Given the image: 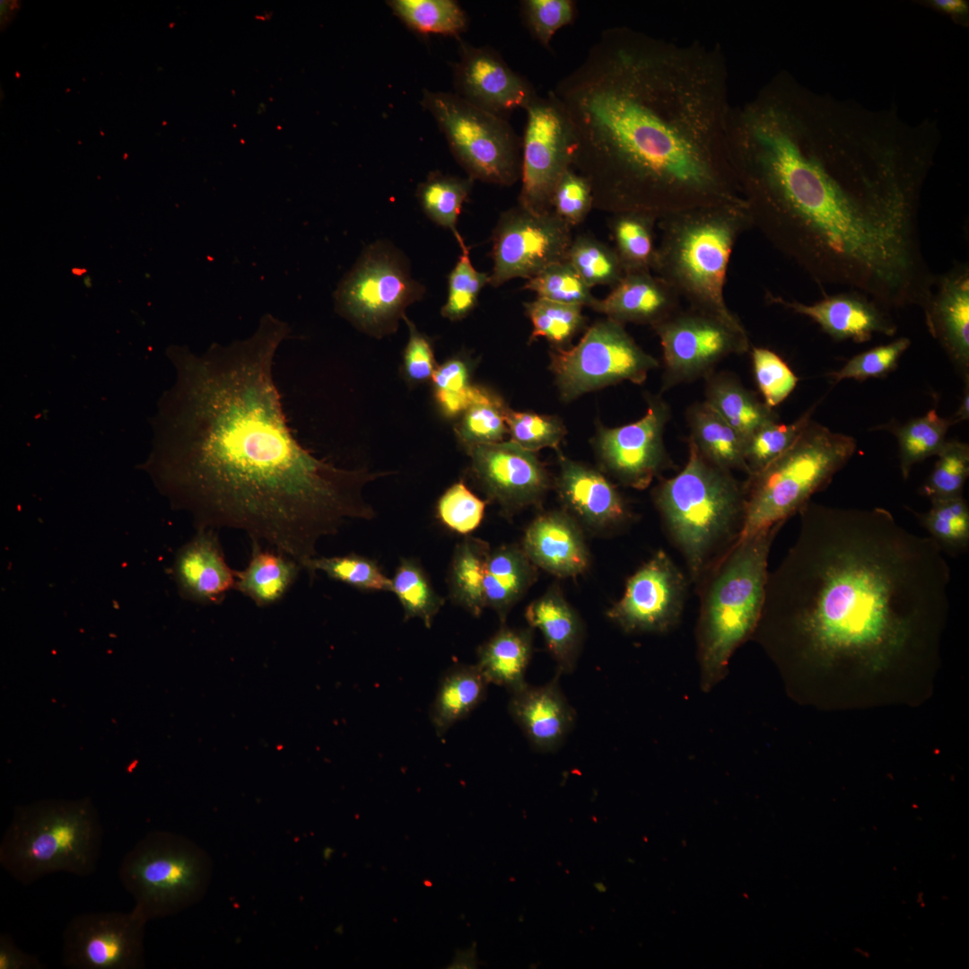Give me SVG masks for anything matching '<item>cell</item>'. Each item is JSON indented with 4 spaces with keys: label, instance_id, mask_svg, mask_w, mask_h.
I'll return each mask as SVG.
<instances>
[{
    "label": "cell",
    "instance_id": "30",
    "mask_svg": "<svg viewBox=\"0 0 969 969\" xmlns=\"http://www.w3.org/2000/svg\"><path fill=\"white\" fill-rule=\"evenodd\" d=\"M537 578V568L521 546L502 545L491 550L484 579L486 607L492 608L504 623Z\"/></svg>",
    "mask_w": 969,
    "mask_h": 969
},
{
    "label": "cell",
    "instance_id": "35",
    "mask_svg": "<svg viewBox=\"0 0 969 969\" xmlns=\"http://www.w3.org/2000/svg\"><path fill=\"white\" fill-rule=\"evenodd\" d=\"M686 419L689 440L707 460L729 471L746 472L745 440L705 401L693 404Z\"/></svg>",
    "mask_w": 969,
    "mask_h": 969
},
{
    "label": "cell",
    "instance_id": "27",
    "mask_svg": "<svg viewBox=\"0 0 969 969\" xmlns=\"http://www.w3.org/2000/svg\"><path fill=\"white\" fill-rule=\"evenodd\" d=\"M174 575L182 597L200 604H220L236 584V571L226 563L217 533L212 528H198L179 550Z\"/></svg>",
    "mask_w": 969,
    "mask_h": 969
},
{
    "label": "cell",
    "instance_id": "55",
    "mask_svg": "<svg viewBox=\"0 0 969 969\" xmlns=\"http://www.w3.org/2000/svg\"><path fill=\"white\" fill-rule=\"evenodd\" d=\"M506 424L511 441L533 452L546 447L556 449L566 433L563 424L556 417L509 408Z\"/></svg>",
    "mask_w": 969,
    "mask_h": 969
},
{
    "label": "cell",
    "instance_id": "20",
    "mask_svg": "<svg viewBox=\"0 0 969 969\" xmlns=\"http://www.w3.org/2000/svg\"><path fill=\"white\" fill-rule=\"evenodd\" d=\"M471 471L491 501L511 515L538 504L550 486L544 465L533 451L512 441L466 449Z\"/></svg>",
    "mask_w": 969,
    "mask_h": 969
},
{
    "label": "cell",
    "instance_id": "25",
    "mask_svg": "<svg viewBox=\"0 0 969 969\" xmlns=\"http://www.w3.org/2000/svg\"><path fill=\"white\" fill-rule=\"evenodd\" d=\"M537 568L558 578L584 573L590 562L582 527L565 511H551L535 518L521 545Z\"/></svg>",
    "mask_w": 969,
    "mask_h": 969
},
{
    "label": "cell",
    "instance_id": "43",
    "mask_svg": "<svg viewBox=\"0 0 969 969\" xmlns=\"http://www.w3.org/2000/svg\"><path fill=\"white\" fill-rule=\"evenodd\" d=\"M816 405L790 423L769 422L755 430L746 441L744 459L748 476L764 469L786 451L812 420Z\"/></svg>",
    "mask_w": 969,
    "mask_h": 969
},
{
    "label": "cell",
    "instance_id": "32",
    "mask_svg": "<svg viewBox=\"0 0 969 969\" xmlns=\"http://www.w3.org/2000/svg\"><path fill=\"white\" fill-rule=\"evenodd\" d=\"M705 402L745 440L762 425L779 421L773 408L761 401L732 373L713 371L705 378Z\"/></svg>",
    "mask_w": 969,
    "mask_h": 969
},
{
    "label": "cell",
    "instance_id": "3",
    "mask_svg": "<svg viewBox=\"0 0 969 969\" xmlns=\"http://www.w3.org/2000/svg\"><path fill=\"white\" fill-rule=\"evenodd\" d=\"M573 135L593 209L658 221L742 199L730 165L729 71L719 46L604 30L550 91Z\"/></svg>",
    "mask_w": 969,
    "mask_h": 969
},
{
    "label": "cell",
    "instance_id": "7",
    "mask_svg": "<svg viewBox=\"0 0 969 969\" xmlns=\"http://www.w3.org/2000/svg\"><path fill=\"white\" fill-rule=\"evenodd\" d=\"M653 496L690 576L699 581L739 537L745 512L743 484L731 471L707 460L688 440L685 466L661 481Z\"/></svg>",
    "mask_w": 969,
    "mask_h": 969
},
{
    "label": "cell",
    "instance_id": "12",
    "mask_svg": "<svg viewBox=\"0 0 969 969\" xmlns=\"http://www.w3.org/2000/svg\"><path fill=\"white\" fill-rule=\"evenodd\" d=\"M423 285L412 278L401 254L385 243L367 248L335 292L336 309L372 336L392 333L406 308L421 300Z\"/></svg>",
    "mask_w": 969,
    "mask_h": 969
},
{
    "label": "cell",
    "instance_id": "11",
    "mask_svg": "<svg viewBox=\"0 0 969 969\" xmlns=\"http://www.w3.org/2000/svg\"><path fill=\"white\" fill-rule=\"evenodd\" d=\"M422 105L433 116L469 178L507 187L520 180L522 142L507 119L455 93L423 91Z\"/></svg>",
    "mask_w": 969,
    "mask_h": 969
},
{
    "label": "cell",
    "instance_id": "42",
    "mask_svg": "<svg viewBox=\"0 0 969 969\" xmlns=\"http://www.w3.org/2000/svg\"><path fill=\"white\" fill-rule=\"evenodd\" d=\"M914 514L943 552L958 554L967 550L969 508L963 495L932 500L927 512Z\"/></svg>",
    "mask_w": 969,
    "mask_h": 969
},
{
    "label": "cell",
    "instance_id": "36",
    "mask_svg": "<svg viewBox=\"0 0 969 969\" xmlns=\"http://www.w3.org/2000/svg\"><path fill=\"white\" fill-rule=\"evenodd\" d=\"M490 552L487 542L467 537L456 546L451 558L450 598L476 617L480 616L486 607L484 579Z\"/></svg>",
    "mask_w": 969,
    "mask_h": 969
},
{
    "label": "cell",
    "instance_id": "18",
    "mask_svg": "<svg viewBox=\"0 0 969 969\" xmlns=\"http://www.w3.org/2000/svg\"><path fill=\"white\" fill-rule=\"evenodd\" d=\"M647 403L640 420L601 428L596 445L604 468L622 484L640 490L672 466L663 441L670 407L659 396L649 397Z\"/></svg>",
    "mask_w": 969,
    "mask_h": 969
},
{
    "label": "cell",
    "instance_id": "58",
    "mask_svg": "<svg viewBox=\"0 0 969 969\" xmlns=\"http://www.w3.org/2000/svg\"><path fill=\"white\" fill-rule=\"evenodd\" d=\"M403 319L409 330L408 341L403 353V371L411 383H423L432 379L438 366L432 344L409 319L406 316Z\"/></svg>",
    "mask_w": 969,
    "mask_h": 969
},
{
    "label": "cell",
    "instance_id": "52",
    "mask_svg": "<svg viewBox=\"0 0 969 969\" xmlns=\"http://www.w3.org/2000/svg\"><path fill=\"white\" fill-rule=\"evenodd\" d=\"M520 15L531 36L549 48L554 34L574 22L577 4L573 0H523Z\"/></svg>",
    "mask_w": 969,
    "mask_h": 969
},
{
    "label": "cell",
    "instance_id": "8",
    "mask_svg": "<svg viewBox=\"0 0 969 969\" xmlns=\"http://www.w3.org/2000/svg\"><path fill=\"white\" fill-rule=\"evenodd\" d=\"M102 841L89 798L40 800L15 808L0 842V864L23 885L56 872L88 877L96 871Z\"/></svg>",
    "mask_w": 969,
    "mask_h": 969
},
{
    "label": "cell",
    "instance_id": "45",
    "mask_svg": "<svg viewBox=\"0 0 969 969\" xmlns=\"http://www.w3.org/2000/svg\"><path fill=\"white\" fill-rule=\"evenodd\" d=\"M506 407L496 395L482 388L475 402L463 413L455 427L459 441L469 448L502 441L508 432Z\"/></svg>",
    "mask_w": 969,
    "mask_h": 969
},
{
    "label": "cell",
    "instance_id": "1",
    "mask_svg": "<svg viewBox=\"0 0 969 969\" xmlns=\"http://www.w3.org/2000/svg\"><path fill=\"white\" fill-rule=\"evenodd\" d=\"M831 118L800 84L735 114L729 157L752 225L818 284L861 293L883 309L922 307L935 282L918 225L930 153L896 141H847L851 128L840 141L841 123Z\"/></svg>",
    "mask_w": 969,
    "mask_h": 969
},
{
    "label": "cell",
    "instance_id": "51",
    "mask_svg": "<svg viewBox=\"0 0 969 969\" xmlns=\"http://www.w3.org/2000/svg\"><path fill=\"white\" fill-rule=\"evenodd\" d=\"M938 460L922 487L930 501L963 495L969 475V446L959 441H947L937 455Z\"/></svg>",
    "mask_w": 969,
    "mask_h": 969
},
{
    "label": "cell",
    "instance_id": "17",
    "mask_svg": "<svg viewBox=\"0 0 969 969\" xmlns=\"http://www.w3.org/2000/svg\"><path fill=\"white\" fill-rule=\"evenodd\" d=\"M147 921L133 911L74 916L63 933L62 965L71 969H141Z\"/></svg>",
    "mask_w": 969,
    "mask_h": 969
},
{
    "label": "cell",
    "instance_id": "4",
    "mask_svg": "<svg viewBox=\"0 0 969 969\" xmlns=\"http://www.w3.org/2000/svg\"><path fill=\"white\" fill-rule=\"evenodd\" d=\"M799 513L794 544L768 572L756 627L773 628L811 662L872 669L932 639L948 606L950 568L930 537L879 507L808 502Z\"/></svg>",
    "mask_w": 969,
    "mask_h": 969
},
{
    "label": "cell",
    "instance_id": "59",
    "mask_svg": "<svg viewBox=\"0 0 969 969\" xmlns=\"http://www.w3.org/2000/svg\"><path fill=\"white\" fill-rule=\"evenodd\" d=\"M46 965L36 956L22 950L11 935H0V969H43Z\"/></svg>",
    "mask_w": 969,
    "mask_h": 969
},
{
    "label": "cell",
    "instance_id": "19",
    "mask_svg": "<svg viewBox=\"0 0 969 969\" xmlns=\"http://www.w3.org/2000/svg\"><path fill=\"white\" fill-rule=\"evenodd\" d=\"M685 594L684 574L659 550L628 579L607 615L627 633L665 632L679 619Z\"/></svg>",
    "mask_w": 969,
    "mask_h": 969
},
{
    "label": "cell",
    "instance_id": "46",
    "mask_svg": "<svg viewBox=\"0 0 969 969\" xmlns=\"http://www.w3.org/2000/svg\"><path fill=\"white\" fill-rule=\"evenodd\" d=\"M524 307L533 327L529 342L543 337L554 348H564L585 324L581 306L537 298Z\"/></svg>",
    "mask_w": 969,
    "mask_h": 969
},
{
    "label": "cell",
    "instance_id": "13",
    "mask_svg": "<svg viewBox=\"0 0 969 969\" xmlns=\"http://www.w3.org/2000/svg\"><path fill=\"white\" fill-rule=\"evenodd\" d=\"M658 366L623 324L607 318L589 327L573 347L550 352V369L567 401L624 380L641 384Z\"/></svg>",
    "mask_w": 969,
    "mask_h": 969
},
{
    "label": "cell",
    "instance_id": "33",
    "mask_svg": "<svg viewBox=\"0 0 969 969\" xmlns=\"http://www.w3.org/2000/svg\"><path fill=\"white\" fill-rule=\"evenodd\" d=\"M301 569L289 555L275 548H263L258 541H251V556L247 567L236 571L235 589L259 607L269 606L287 593Z\"/></svg>",
    "mask_w": 969,
    "mask_h": 969
},
{
    "label": "cell",
    "instance_id": "41",
    "mask_svg": "<svg viewBox=\"0 0 969 969\" xmlns=\"http://www.w3.org/2000/svg\"><path fill=\"white\" fill-rule=\"evenodd\" d=\"M391 580L392 592L403 607L405 620L419 618L427 628H431L445 598L434 590L419 563L402 558Z\"/></svg>",
    "mask_w": 969,
    "mask_h": 969
},
{
    "label": "cell",
    "instance_id": "21",
    "mask_svg": "<svg viewBox=\"0 0 969 969\" xmlns=\"http://www.w3.org/2000/svg\"><path fill=\"white\" fill-rule=\"evenodd\" d=\"M455 94L469 104L507 119L525 109L538 95L533 84L515 72L490 47L460 41L459 60L454 65Z\"/></svg>",
    "mask_w": 969,
    "mask_h": 969
},
{
    "label": "cell",
    "instance_id": "5",
    "mask_svg": "<svg viewBox=\"0 0 969 969\" xmlns=\"http://www.w3.org/2000/svg\"><path fill=\"white\" fill-rule=\"evenodd\" d=\"M660 240L652 269L688 307L744 328L729 309L724 285L739 236L752 227L745 201L695 207L658 221Z\"/></svg>",
    "mask_w": 969,
    "mask_h": 969
},
{
    "label": "cell",
    "instance_id": "9",
    "mask_svg": "<svg viewBox=\"0 0 969 969\" xmlns=\"http://www.w3.org/2000/svg\"><path fill=\"white\" fill-rule=\"evenodd\" d=\"M856 448L851 436L811 420L786 451L743 484L745 512L738 540L784 524L799 513L814 493L829 484Z\"/></svg>",
    "mask_w": 969,
    "mask_h": 969
},
{
    "label": "cell",
    "instance_id": "26",
    "mask_svg": "<svg viewBox=\"0 0 969 969\" xmlns=\"http://www.w3.org/2000/svg\"><path fill=\"white\" fill-rule=\"evenodd\" d=\"M560 674L548 683L526 684L511 694L509 713L533 746L541 752L560 747L576 721V712L559 685Z\"/></svg>",
    "mask_w": 969,
    "mask_h": 969
},
{
    "label": "cell",
    "instance_id": "44",
    "mask_svg": "<svg viewBox=\"0 0 969 969\" xmlns=\"http://www.w3.org/2000/svg\"><path fill=\"white\" fill-rule=\"evenodd\" d=\"M565 260L589 288L614 287L624 275L615 249L589 235L572 239Z\"/></svg>",
    "mask_w": 969,
    "mask_h": 969
},
{
    "label": "cell",
    "instance_id": "22",
    "mask_svg": "<svg viewBox=\"0 0 969 969\" xmlns=\"http://www.w3.org/2000/svg\"><path fill=\"white\" fill-rule=\"evenodd\" d=\"M557 489L565 509L578 523L595 532L612 531L631 517L615 486L600 472L559 457Z\"/></svg>",
    "mask_w": 969,
    "mask_h": 969
},
{
    "label": "cell",
    "instance_id": "61",
    "mask_svg": "<svg viewBox=\"0 0 969 969\" xmlns=\"http://www.w3.org/2000/svg\"><path fill=\"white\" fill-rule=\"evenodd\" d=\"M934 4L949 13L962 14L967 11V4L962 0H936Z\"/></svg>",
    "mask_w": 969,
    "mask_h": 969
},
{
    "label": "cell",
    "instance_id": "10",
    "mask_svg": "<svg viewBox=\"0 0 969 969\" xmlns=\"http://www.w3.org/2000/svg\"><path fill=\"white\" fill-rule=\"evenodd\" d=\"M203 851L181 836L149 832L124 856L118 877L135 900L133 912L149 921L197 901L208 875Z\"/></svg>",
    "mask_w": 969,
    "mask_h": 969
},
{
    "label": "cell",
    "instance_id": "16",
    "mask_svg": "<svg viewBox=\"0 0 969 969\" xmlns=\"http://www.w3.org/2000/svg\"><path fill=\"white\" fill-rule=\"evenodd\" d=\"M521 188L518 205L542 213L551 211L554 189L572 164L573 135L560 103L548 92L525 109Z\"/></svg>",
    "mask_w": 969,
    "mask_h": 969
},
{
    "label": "cell",
    "instance_id": "40",
    "mask_svg": "<svg viewBox=\"0 0 969 969\" xmlns=\"http://www.w3.org/2000/svg\"><path fill=\"white\" fill-rule=\"evenodd\" d=\"M393 13L410 29L422 33L458 36L467 26V17L453 0H389Z\"/></svg>",
    "mask_w": 969,
    "mask_h": 969
},
{
    "label": "cell",
    "instance_id": "29",
    "mask_svg": "<svg viewBox=\"0 0 969 969\" xmlns=\"http://www.w3.org/2000/svg\"><path fill=\"white\" fill-rule=\"evenodd\" d=\"M529 627L538 629L557 665V672L572 673L581 654L585 629L577 611L558 587L549 588L526 608Z\"/></svg>",
    "mask_w": 969,
    "mask_h": 969
},
{
    "label": "cell",
    "instance_id": "14",
    "mask_svg": "<svg viewBox=\"0 0 969 969\" xmlns=\"http://www.w3.org/2000/svg\"><path fill=\"white\" fill-rule=\"evenodd\" d=\"M652 328L663 352V390L705 379L724 358L743 354L750 345L745 327H732L690 307L681 308Z\"/></svg>",
    "mask_w": 969,
    "mask_h": 969
},
{
    "label": "cell",
    "instance_id": "54",
    "mask_svg": "<svg viewBox=\"0 0 969 969\" xmlns=\"http://www.w3.org/2000/svg\"><path fill=\"white\" fill-rule=\"evenodd\" d=\"M751 357L755 379L764 402L774 408L793 391L799 378L784 360L770 349L753 347Z\"/></svg>",
    "mask_w": 969,
    "mask_h": 969
},
{
    "label": "cell",
    "instance_id": "60",
    "mask_svg": "<svg viewBox=\"0 0 969 969\" xmlns=\"http://www.w3.org/2000/svg\"><path fill=\"white\" fill-rule=\"evenodd\" d=\"M969 418V379L966 380V385L964 388V393L959 408L950 417L953 424L960 423L962 421L968 420Z\"/></svg>",
    "mask_w": 969,
    "mask_h": 969
},
{
    "label": "cell",
    "instance_id": "50",
    "mask_svg": "<svg viewBox=\"0 0 969 969\" xmlns=\"http://www.w3.org/2000/svg\"><path fill=\"white\" fill-rule=\"evenodd\" d=\"M523 289L537 298L559 303L591 308L595 298L585 282L565 260L554 263L528 279Z\"/></svg>",
    "mask_w": 969,
    "mask_h": 969
},
{
    "label": "cell",
    "instance_id": "34",
    "mask_svg": "<svg viewBox=\"0 0 969 969\" xmlns=\"http://www.w3.org/2000/svg\"><path fill=\"white\" fill-rule=\"evenodd\" d=\"M486 681L476 665H457L440 681L430 709L431 722L439 737L468 716L486 697Z\"/></svg>",
    "mask_w": 969,
    "mask_h": 969
},
{
    "label": "cell",
    "instance_id": "53",
    "mask_svg": "<svg viewBox=\"0 0 969 969\" xmlns=\"http://www.w3.org/2000/svg\"><path fill=\"white\" fill-rule=\"evenodd\" d=\"M486 502L474 494L463 481L450 486L439 498L436 517L452 532L467 536L482 523Z\"/></svg>",
    "mask_w": 969,
    "mask_h": 969
},
{
    "label": "cell",
    "instance_id": "6",
    "mask_svg": "<svg viewBox=\"0 0 969 969\" xmlns=\"http://www.w3.org/2000/svg\"><path fill=\"white\" fill-rule=\"evenodd\" d=\"M783 524L736 541L702 575L697 640L702 684L725 675L736 649L760 620L772 543Z\"/></svg>",
    "mask_w": 969,
    "mask_h": 969
},
{
    "label": "cell",
    "instance_id": "24",
    "mask_svg": "<svg viewBox=\"0 0 969 969\" xmlns=\"http://www.w3.org/2000/svg\"><path fill=\"white\" fill-rule=\"evenodd\" d=\"M926 325L960 371L969 379V268L960 265L936 278L922 307Z\"/></svg>",
    "mask_w": 969,
    "mask_h": 969
},
{
    "label": "cell",
    "instance_id": "15",
    "mask_svg": "<svg viewBox=\"0 0 969 969\" xmlns=\"http://www.w3.org/2000/svg\"><path fill=\"white\" fill-rule=\"evenodd\" d=\"M572 239V227L553 210L537 213L517 205L502 212L492 233L489 284L498 287L514 278L529 279L565 261Z\"/></svg>",
    "mask_w": 969,
    "mask_h": 969
},
{
    "label": "cell",
    "instance_id": "38",
    "mask_svg": "<svg viewBox=\"0 0 969 969\" xmlns=\"http://www.w3.org/2000/svg\"><path fill=\"white\" fill-rule=\"evenodd\" d=\"M951 425L950 417H941L936 409H931L922 416L890 429L898 441L900 470L904 479L909 477L914 465L939 453Z\"/></svg>",
    "mask_w": 969,
    "mask_h": 969
},
{
    "label": "cell",
    "instance_id": "48",
    "mask_svg": "<svg viewBox=\"0 0 969 969\" xmlns=\"http://www.w3.org/2000/svg\"><path fill=\"white\" fill-rule=\"evenodd\" d=\"M461 249L456 265L448 275V296L441 315L451 321L461 320L476 308L482 289L490 283V274L478 271L472 264L469 249L461 235L455 237Z\"/></svg>",
    "mask_w": 969,
    "mask_h": 969
},
{
    "label": "cell",
    "instance_id": "49",
    "mask_svg": "<svg viewBox=\"0 0 969 969\" xmlns=\"http://www.w3.org/2000/svg\"><path fill=\"white\" fill-rule=\"evenodd\" d=\"M469 363L457 355L437 366L432 381L436 402L445 416L463 414L477 398L481 387L469 383Z\"/></svg>",
    "mask_w": 969,
    "mask_h": 969
},
{
    "label": "cell",
    "instance_id": "56",
    "mask_svg": "<svg viewBox=\"0 0 969 969\" xmlns=\"http://www.w3.org/2000/svg\"><path fill=\"white\" fill-rule=\"evenodd\" d=\"M911 341L900 337L895 341L878 345L851 357L840 370L830 373L836 383L843 380H865L869 378H880L893 371Z\"/></svg>",
    "mask_w": 969,
    "mask_h": 969
},
{
    "label": "cell",
    "instance_id": "2",
    "mask_svg": "<svg viewBox=\"0 0 969 969\" xmlns=\"http://www.w3.org/2000/svg\"><path fill=\"white\" fill-rule=\"evenodd\" d=\"M288 324L265 314L249 336L196 355L175 347L176 379L160 400L149 468L198 528H235L303 569L320 538L371 519L364 486L386 472L318 458L288 425L274 359Z\"/></svg>",
    "mask_w": 969,
    "mask_h": 969
},
{
    "label": "cell",
    "instance_id": "31",
    "mask_svg": "<svg viewBox=\"0 0 969 969\" xmlns=\"http://www.w3.org/2000/svg\"><path fill=\"white\" fill-rule=\"evenodd\" d=\"M534 629L502 625L477 650V663L486 681L511 694L526 684L525 675L533 653Z\"/></svg>",
    "mask_w": 969,
    "mask_h": 969
},
{
    "label": "cell",
    "instance_id": "39",
    "mask_svg": "<svg viewBox=\"0 0 969 969\" xmlns=\"http://www.w3.org/2000/svg\"><path fill=\"white\" fill-rule=\"evenodd\" d=\"M473 183L474 179L469 177L459 178L432 171L425 181L419 184L416 197L430 220L450 230L457 237L459 235L457 222Z\"/></svg>",
    "mask_w": 969,
    "mask_h": 969
},
{
    "label": "cell",
    "instance_id": "47",
    "mask_svg": "<svg viewBox=\"0 0 969 969\" xmlns=\"http://www.w3.org/2000/svg\"><path fill=\"white\" fill-rule=\"evenodd\" d=\"M312 577L320 571L332 580L360 590L390 591L392 580L385 575L378 563L365 556L348 554L341 556L314 557L304 566Z\"/></svg>",
    "mask_w": 969,
    "mask_h": 969
},
{
    "label": "cell",
    "instance_id": "37",
    "mask_svg": "<svg viewBox=\"0 0 969 969\" xmlns=\"http://www.w3.org/2000/svg\"><path fill=\"white\" fill-rule=\"evenodd\" d=\"M658 219L642 212L612 214L609 223L614 249L624 274L650 272L656 249L655 224Z\"/></svg>",
    "mask_w": 969,
    "mask_h": 969
},
{
    "label": "cell",
    "instance_id": "28",
    "mask_svg": "<svg viewBox=\"0 0 969 969\" xmlns=\"http://www.w3.org/2000/svg\"><path fill=\"white\" fill-rule=\"evenodd\" d=\"M680 297L664 280L651 272L626 273L591 309L618 323L650 325L652 327L674 315Z\"/></svg>",
    "mask_w": 969,
    "mask_h": 969
},
{
    "label": "cell",
    "instance_id": "23",
    "mask_svg": "<svg viewBox=\"0 0 969 969\" xmlns=\"http://www.w3.org/2000/svg\"><path fill=\"white\" fill-rule=\"evenodd\" d=\"M767 300L808 317L837 341L863 343L875 334L894 336L896 332L895 324L884 309L861 293H839L813 304L788 301L772 293Z\"/></svg>",
    "mask_w": 969,
    "mask_h": 969
},
{
    "label": "cell",
    "instance_id": "57",
    "mask_svg": "<svg viewBox=\"0 0 969 969\" xmlns=\"http://www.w3.org/2000/svg\"><path fill=\"white\" fill-rule=\"evenodd\" d=\"M551 209L572 228L581 223L593 209L592 188L583 176L568 169L557 182Z\"/></svg>",
    "mask_w": 969,
    "mask_h": 969
}]
</instances>
